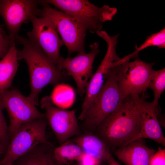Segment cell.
Here are the masks:
<instances>
[{
	"instance_id": "484cf974",
	"label": "cell",
	"mask_w": 165,
	"mask_h": 165,
	"mask_svg": "<svg viewBox=\"0 0 165 165\" xmlns=\"http://www.w3.org/2000/svg\"><path fill=\"white\" fill-rule=\"evenodd\" d=\"M107 163L108 165H121L115 159L111 154L109 156Z\"/></svg>"
},
{
	"instance_id": "ffe728a7",
	"label": "cell",
	"mask_w": 165,
	"mask_h": 165,
	"mask_svg": "<svg viewBox=\"0 0 165 165\" xmlns=\"http://www.w3.org/2000/svg\"><path fill=\"white\" fill-rule=\"evenodd\" d=\"M157 46L159 49L165 48V28L164 27L158 32L148 36L145 42L138 47L135 46V50L130 54L121 58L123 62L130 61L131 58L138 57V53L142 50L150 46Z\"/></svg>"
},
{
	"instance_id": "8fae6325",
	"label": "cell",
	"mask_w": 165,
	"mask_h": 165,
	"mask_svg": "<svg viewBox=\"0 0 165 165\" xmlns=\"http://www.w3.org/2000/svg\"><path fill=\"white\" fill-rule=\"evenodd\" d=\"M40 103L48 124L61 145L70 138L80 134L75 110L54 106L49 96L43 97Z\"/></svg>"
},
{
	"instance_id": "9c48e42d",
	"label": "cell",
	"mask_w": 165,
	"mask_h": 165,
	"mask_svg": "<svg viewBox=\"0 0 165 165\" xmlns=\"http://www.w3.org/2000/svg\"><path fill=\"white\" fill-rule=\"evenodd\" d=\"M0 100L9 116L8 132L10 138L23 124L45 117V113L39 111L35 105L17 89L4 91L0 94Z\"/></svg>"
},
{
	"instance_id": "2e32d148",
	"label": "cell",
	"mask_w": 165,
	"mask_h": 165,
	"mask_svg": "<svg viewBox=\"0 0 165 165\" xmlns=\"http://www.w3.org/2000/svg\"><path fill=\"white\" fill-rule=\"evenodd\" d=\"M71 140L79 146L84 153L90 156L100 163L107 162L111 154L104 143L93 133H83Z\"/></svg>"
},
{
	"instance_id": "cb8c5ba5",
	"label": "cell",
	"mask_w": 165,
	"mask_h": 165,
	"mask_svg": "<svg viewBox=\"0 0 165 165\" xmlns=\"http://www.w3.org/2000/svg\"><path fill=\"white\" fill-rule=\"evenodd\" d=\"M13 42L3 29L0 30V60L7 53Z\"/></svg>"
},
{
	"instance_id": "7a4b0ae2",
	"label": "cell",
	"mask_w": 165,
	"mask_h": 165,
	"mask_svg": "<svg viewBox=\"0 0 165 165\" xmlns=\"http://www.w3.org/2000/svg\"><path fill=\"white\" fill-rule=\"evenodd\" d=\"M15 42L23 46L21 50H17L18 60L25 61L29 71L31 92L27 97L36 105L38 94L45 86L57 85L66 80L68 75L59 68L36 43L19 35Z\"/></svg>"
},
{
	"instance_id": "3957f363",
	"label": "cell",
	"mask_w": 165,
	"mask_h": 165,
	"mask_svg": "<svg viewBox=\"0 0 165 165\" xmlns=\"http://www.w3.org/2000/svg\"><path fill=\"white\" fill-rule=\"evenodd\" d=\"M116 66L108 74L104 84L88 110L82 124L84 133H93L98 125L115 112L123 100L116 78Z\"/></svg>"
},
{
	"instance_id": "d6986e66",
	"label": "cell",
	"mask_w": 165,
	"mask_h": 165,
	"mask_svg": "<svg viewBox=\"0 0 165 165\" xmlns=\"http://www.w3.org/2000/svg\"><path fill=\"white\" fill-rule=\"evenodd\" d=\"M83 153L79 146L68 139L55 148L52 157L55 164L66 165L73 161H78Z\"/></svg>"
},
{
	"instance_id": "d4e9b609",
	"label": "cell",
	"mask_w": 165,
	"mask_h": 165,
	"mask_svg": "<svg viewBox=\"0 0 165 165\" xmlns=\"http://www.w3.org/2000/svg\"><path fill=\"white\" fill-rule=\"evenodd\" d=\"M149 165H165V149L160 147L151 158Z\"/></svg>"
},
{
	"instance_id": "44dd1931",
	"label": "cell",
	"mask_w": 165,
	"mask_h": 165,
	"mask_svg": "<svg viewBox=\"0 0 165 165\" xmlns=\"http://www.w3.org/2000/svg\"><path fill=\"white\" fill-rule=\"evenodd\" d=\"M53 103L61 108H66L72 103L74 98L73 90L64 84H57L50 96Z\"/></svg>"
},
{
	"instance_id": "8992f818",
	"label": "cell",
	"mask_w": 165,
	"mask_h": 165,
	"mask_svg": "<svg viewBox=\"0 0 165 165\" xmlns=\"http://www.w3.org/2000/svg\"><path fill=\"white\" fill-rule=\"evenodd\" d=\"M48 124L46 117L22 125L11 138L6 154L0 165L13 163L19 158L37 145L49 143L46 134Z\"/></svg>"
},
{
	"instance_id": "5b68a950",
	"label": "cell",
	"mask_w": 165,
	"mask_h": 165,
	"mask_svg": "<svg viewBox=\"0 0 165 165\" xmlns=\"http://www.w3.org/2000/svg\"><path fill=\"white\" fill-rule=\"evenodd\" d=\"M39 5L42 8L38 16H46L51 21L67 48L68 55L74 52H85L86 28L70 14L48 4L39 3Z\"/></svg>"
},
{
	"instance_id": "f1b7e54d",
	"label": "cell",
	"mask_w": 165,
	"mask_h": 165,
	"mask_svg": "<svg viewBox=\"0 0 165 165\" xmlns=\"http://www.w3.org/2000/svg\"><path fill=\"white\" fill-rule=\"evenodd\" d=\"M4 24L0 23V30L3 29V27H4Z\"/></svg>"
},
{
	"instance_id": "52a82bcc",
	"label": "cell",
	"mask_w": 165,
	"mask_h": 165,
	"mask_svg": "<svg viewBox=\"0 0 165 165\" xmlns=\"http://www.w3.org/2000/svg\"><path fill=\"white\" fill-rule=\"evenodd\" d=\"M154 63H147L138 57L116 66V78L122 98L138 95L148 88Z\"/></svg>"
},
{
	"instance_id": "ba28073f",
	"label": "cell",
	"mask_w": 165,
	"mask_h": 165,
	"mask_svg": "<svg viewBox=\"0 0 165 165\" xmlns=\"http://www.w3.org/2000/svg\"><path fill=\"white\" fill-rule=\"evenodd\" d=\"M119 36L118 34L110 36L105 31H102L99 34V37L107 44V51L100 65L87 85L85 97L78 117V119L81 121L84 119L88 110L102 87L107 75L117 66L116 63L120 59L116 53Z\"/></svg>"
},
{
	"instance_id": "ac0fdd59",
	"label": "cell",
	"mask_w": 165,
	"mask_h": 165,
	"mask_svg": "<svg viewBox=\"0 0 165 165\" xmlns=\"http://www.w3.org/2000/svg\"><path fill=\"white\" fill-rule=\"evenodd\" d=\"M54 148L50 143L41 144L16 161L18 165H55L52 157Z\"/></svg>"
},
{
	"instance_id": "9a60e30c",
	"label": "cell",
	"mask_w": 165,
	"mask_h": 165,
	"mask_svg": "<svg viewBox=\"0 0 165 165\" xmlns=\"http://www.w3.org/2000/svg\"><path fill=\"white\" fill-rule=\"evenodd\" d=\"M156 151L147 146L142 139H139L117 149L114 153L126 165H149Z\"/></svg>"
},
{
	"instance_id": "4dcf8cb0",
	"label": "cell",
	"mask_w": 165,
	"mask_h": 165,
	"mask_svg": "<svg viewBox=\"0 0 165 165\" xmlns=\"http://www.w3.org/2000/svg\"><path fill=\"white\" fill-rule=\"evenodd\" d=\"M3 165H13V163H7L3 164Z\"/></svg>"
},
{
	"instance_id": "30bf717a",
	"label": "cell",
	"mask_w": 165,
	"mask_h": 165,
	"mask_svg": "<svg viewBox=\"0 0 165 165\" xmlns=\"http://www.w3.org/2000/svg\"><path fill=\"white\" fill-rule=\"evenodd\" d=\"M39 5L38 0H0V16L12 42H15L22 25L32 16H38Z\"/></svg>"
},
{
	"instance_id": "4fadbf2b",
	"label": "cell",
	"mask_w": 165,
	"mask_h": 165,
	"mask_svg": "<svg viewBox=\"0 0 165 165\" xmlns=\"http://www.w3.org/2000/svg\"><path fill=\"white\" fill-rule=\"evenodd\" d=\"M32 29L27 33L28 38L37 44L56 65L61 56V48L64 45L56 28L47 16H34L30 19Z\"/></svg>"
},
{
	"instance_id": "e0dca14e",
	"label": "cell",
	"mask_w": 165,
	"mask_h": 165,
	"mask_svg": "<svg viewBox=\"0 0 165 165\" xmlns=\"http://www.w3.org/2000/svg\"><path fill=\"white\" fill-rule=\"evenodd\" d=\"M17 50L13 42L7 53L0 60V94L9 90L18 66Z\"/></svg>"
},
{
	"instance_id": "7402d4cb",
	"label": "cell",
	"mask_w": 165,
	"mask_h": 165,
	"mask_svg": "<svg viewBox=\"0 0 165 165\" xmlns=\"http://www.w3.org/2000/svg\"><path fill=\"white\" fill-rule=\"evenodd\" d=\"M148 88L153 91V101L158 104L159 100L165 89V68L153 71Z\"/></svg>"
},
{
	"instance_id": "5bb4252c",
	"label": "cell",
	"mask_w": 165,
	"mask_h": 165,
	"mask_svg": "<svg viewBox=\"0 0 165 165\" xmlns=\"http://www.w3.org/2000/svg\"><path fill=\"white\" fill-rule=\"evenodd\" d=\"M148 97L147 95L140 104L141 129L139 134L132 141L139 139L147 138L165 146V138L158 118V104L153 101H146L145 99Z\"/></svg>"
},
{
	"instance_id": "277c9868",
	"label": "cell",
	"mask_w": 165,
	"mask_h": 165,
	"mask_svg": "<svg viewBox=\"0 0 165 165\" xmlns=\"http://www.w3.org/2000/svg\"><path fill=\"white\" fill-rule=\"evenodd\" d=\"M40 3L51 5L73 16L92 33L101 31L103 24L110 21L117 9L107 5L99 7L87 0H42Z\"/></svg>"
},
{
	"instance_id": "83f0119b",
	"label": "cell",
	"mask_w": 165,
	"mask_h": 165,
	"mask_svg": "<svg viewBox=\"0 0 165 165\" xmlns=\"http://www.w3.org/2000/svg\"><path fill=\"white\" fill-rule=\"evenodd\" d=\"M55 165H56L55 164ZM64 165H83L80 163L78 162V163H75V164H70Z\"/></svg>"
},
{
	"instance_id": "7c38bea8",
	"label": "cell",
	"mask_w": 165,
	"mask_h": 165,
	"mask_svg": "<svg viewBox=\"0 0 165 165\" xmlns=\"http://www.w3.org/2000/svg\"><path fill=\"white\" fill-rule=\"evenodd\" d=\"M90 46L91 49L90 53H79L73 57L65 58L61 56L57 64L59 68L73 77L76 85L77 91L81 96L85 93L88 80L94 74L92 70L94 61L100 53L98 42H94Z\"/></svg>"
},
{
	"instance_id": "603a6c76",
	"label": "cell",
	"mask_w": 165,
	"mask_h": 165,
	"mask_svg": "<svg viewBox=\"0 0 165 165\" xmlns=\"http://www.w3.org/2000/svg\"><path fill=\"white\" fill-rule=\"evenodd\" d=\"M4 108L0 100V141L6 148L8 145V127L2 112Z\"/></svg>"
},
{
	"instance_id": "6da1fadb",
	"label": "cell",
	"mask_w": 165,
	"mask_h": 165,
	"mask_svg": "<svg viewBox=\"0 0 165 165\" xmlns=\"http://www.w3.org/2000/svg\"><path fill=\"white\" fill-rule=\"evenodd\" d=\"M147 94L129 96L113 113L103 120L93 133L101 140L110 151L131 142L140 133L141 122L139 106Z\"/></svg>"
},
{
	"instance_id": "f546056e",
	"label": "cell",
	"mask_w": 165,
	"mask_h": 165,
	"mask_svg": "<svg viewBox=\"0 0 165 165\" xmlns=\"http://www.w3.org/2000/svg\"><path fill=\"white\" fill-rule=\"evenodd\" d=\"M99 165H108L107 162H104L101 163Z\"/></svg>"
},
{
	"instance_id": "4316f807",
	"label": "cell",
	"mask_w": 165,
	"mask_h": 165,
	"mask_svg": "<svg viewBox=\"0 0 165 165\" xmlns=\"http://www.w3.org/2000/svg\"><path fill=\"white\" fill-rule=\"evenodd\" d=\"M5 148L4 146L0 141V156L3 153Z\"/></svg>"
}]
</instances>
